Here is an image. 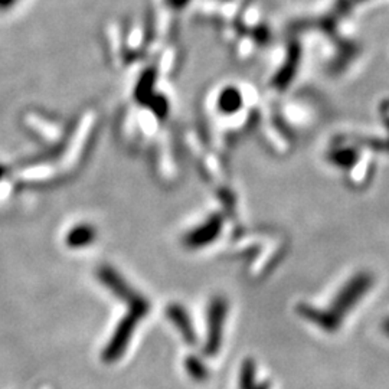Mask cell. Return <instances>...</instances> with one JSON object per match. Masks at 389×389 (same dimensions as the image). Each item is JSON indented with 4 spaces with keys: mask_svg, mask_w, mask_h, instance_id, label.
<instances>
[{
    "mask_svg": "<svg viewBox=\"0 0 389 389\" xmlns=\"http://www.w3.org/2000/svg\"><path fill=\"white\" fill-rule=\"evenodd\" d=\"M98 278L117 298H120L121 302H125L130 307L129 313L134 314L137 319H143V317L149 313L150 305L147 300L143 296L136 293L113 269L110 267L100 269Z\"/></svg>",
    "mask_w": 389,
    "mask_h": 389,
    "instance_id": "obj_1",
    "label": "cell"
},
{
    "mask_svg": "<svg viewBox=\"0 0 389 389\" xmlns=\"http://www.w3.org/2000/svg\"><path fill=\"white\" fill-rule=\"evenodd\" d=\"M228 313V302L225 297L217 296L210 300L208 307V330L203 346L205 356H215L221 349L224 339V326Z\"/></svg>",
    "mask_w": 389,
    "mask_h": 389,
    "instance_id": "obj_2",
    "label": "cell"
},
{
    "mask_svg": "<svg viewBox=\"0 0 389 389\" xmlns=\"http://www.w3.org/2000/svg\"><path fill=\"white\" fill-rule=\"evenodd\" d=\"M372 275L368 273H359L349 282H346L345 287L334 297L329 309L338 316L339 319H343L345 314L355 307L359 300L368 293V290L372 287Z\"/></svg>",
    "mask_w": 389,
    "mask_h": 389,
    "instance_id": "obj_3",
    "label": "cell"
},
{
    "mask_svg": "<svg viewBox=\"0 0 389 389\" xmlns=\"http://www.w3.org/2000/svg\"><path fill=\"white\" fill-rule=\"evenodd\" d=\"M137 322H138V319L132 313L126 314L118 322L109 345L104 347V350L101 353V359L105 363H113L123 356V353L126 352V349L133 338Z\"/></svg>",
    "mask_w": 389,
    "mask_h": 389,
    "instance_id": "obj_4",
    "label": "cell"
},
{
    "mask_svg": "<svg viewBox=\"0 0 389 389\" xmlns=\"http://www.w3.org/2000/svg\"><path fill=\"white\" fill-rule=\"evenodd\" d=\"M296 311L305 317L306 320H309L310 323L316 325L317 327H320L325 332L333 333L336 330H339L341 325H342V319H339L330 309L329 310H323L319 307H314L311 305L307 303H300L296 307Z\"/></svg>",
    "mask_w": 389,
    "mask_h": 389,
    "instance_id": "obj_5",
    "label": "cell"
},
{
    "mask_svg": "<svg viewBox=\"0 0 389 389\" xmlns=\"http://www.w3.org/2000/svg\"><path fill=\"white\" fill-rule=\"evenodd\" d=\"M166 316L168 319L170 320V323L179 330L181 336L183 338V341L186 342V345L189 346H194L198 342V336L197 332H194V327L192 325L190 316L188 314V311L185 310L183 306L173 303L169 305L166 307Z\"/></svg>",
    "mask_w": 389,
    "mask_h": 389,
    "instance_id": "obj_6",
    "label": "cell"
},
{
    "mask_svg": "<svg viewBox=\"0 0 389 389\" xmlns=\"http://www.w3.org/2000/svg\"><path fill=\"white\" fill-rule=\"evenodd\" d=\"M185 369L194 382H206L209 378V372L205 363L198 356H188L185 359Z\"/></svg>",
    "mask_w": 389,
    "mask_h": 389,
    "instance_id": "obj_7",
    "label": "cell"
},
{
    "mask_svg": "<svg viewBox=\"0 0 389 389\" xmlns=\"http://www.w3.org/2000/svg\"><path fill=\"white\" fill-rule=\"evenodd\" d=\"M255 375H257V366L253 359H245L241 366L239 372V389H254L255 388Z\"/></svg>",
    "mask_w": 389,
    "mask_h": 389,
    "instance_id": "obj_8",
    "label": "cell"
},
{
    "mask_svg": "<svg viewBox=\"0 0 389 389\" xmlns=\"http://www.w3.org/2000/svg\"><path fill=\"white\" fill-rule=\"evenodd\" d=\"M91 238H93L91 231H88V229H78V231L69 235L68 242L74 246H80V245H85L87 242H90Z\"/></svg>",
    "mask_w": 389,
    "mask_h": 389,
    "instance_id": "obj_9",
    "label": "cell"
},
{
    "mask_svg": "<svg viewBox=\"0 0 389 389\" xmlns=\"http://www.w3.org/2000/svg\"><path fill=\"white\" fill-rule=\"evenodd\" d=\"M382 330H383V333H385L386 336H389V317H386V319L383 320V323H382Z\"/></svg>",
    "mask_w": 389,
    "mask_h": 389,
    "instance_id": "obj_10",
    "label": "cell"
},
{
    "mask_svg": "<svg viewBox=\"0 0 389 389\" xmlns=\"http://www.w3.org/2000/svg\"><path fill=\"white\" fill-rule=\"evenodd\" d=\"M271 388V383L270 382H262L260 385H255L254 389H270Z\"/></svg>",
    "mask_w": 389,
    "mask_h": 389,
    "instance_id": "obj_11",
    "label": "cell"
}]
</instances>
